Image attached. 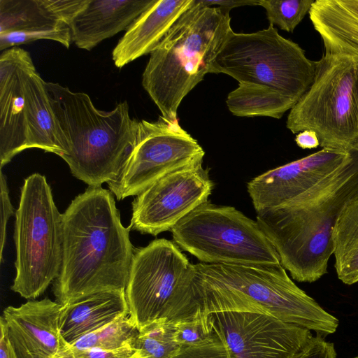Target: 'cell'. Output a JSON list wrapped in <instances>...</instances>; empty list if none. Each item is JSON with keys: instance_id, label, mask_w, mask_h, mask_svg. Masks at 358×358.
<instances>
[{"instance_id": "obj_1", "label": "cell", "mask_w": 358, "mask_h": 358, "mask_svg": "<svg viewBox=\"0 0 358 358\" xmlns=\"http://www.w3.org/2000/svg\"><path fill=\"white\" fill-rule=\"evenodd\" d=\"M62 219V264L52 287L57 302L64 306L96 292L125 291L134 249L113 193L89 187Z\"/></svg>"}, {"instance_id": "obj_14", "label": "cell", "mask_w": 358, "mask_h": 358, "mask_svg": "<svg viewBox=\"0 0 358 358\" xmlns=\"http://www.w3.org/2000/svg\"><path fill=\"white\" fill-rule=\"evenodd\" d=\"M349 152L324 149L268 170L248 182V192L257 213L282 206L338 169Z\"/></svg>"}, {"instance_id": "obj_32", "label": "cell", "mask_w": 358, "mask_h": 358, "mask_svg": "<svg viewBox=\"0 0 358 358\" xmlns=\"http://www.w3.org/2000/svg\"><path fill=\"white\" fill-rule=\"evenodd\" d=\"M71 348L73 358H141L138 350L132 347L118 350H77Z\"/></svg>"}, {"instance_id": "obj_6", "label": "cell", "mask_w": 358, "mask_h": 358, "mask_svg": "<svg viewBox=\"0 0 358 358\" xmlns=\"http://www.w3.org/2000/svg\"><path fill=\"white\" fill-rule=\"evenodd\" d=\"M194 276V264L173 241L155 239L134 249L124 292L137 329L159 320L175 323L203 311Z\"/></svg>"}, {"instance_id": "obj_3", "label": "cell", "mask_w": 358, "mask_h": 358, "mask_svg": "<svg viewBox=\"0 0 358 358\" xmlns=\"http://www.w3.org/2000/svg\"><path fill=\"white\" fill-rule=\"evenodd\" d=\"M194 266V289L206 314L262 313L322 336L338 327V319L300 289L281 264Z\"/></svg>"}, {"instance_id": "obj_2", "label": "cell", "mask_w": 358, "mask_h": 358, "mask_svg": "<svg viewBox=\"0 0 358 358\" xmlns=\"http://www.w3.org/2000/svg\"><path fill=\"white\" fill-rule=\"evenodd\" d=\"M348 152V159L333 174L289 202L257 213L281 265L296 281L313 282L327 273L336 222L358 199V145Z\"/></svg>"}, {"instance_id": "obj_23", "label": "cell", "mask_w": 358, "mask_h": 358, "mask_svg": "<svg viewBox=\"0 0 358 358\" xmlns=\"http://www.w3.org/2000/svg\"><path fill=\"white\" fill-rule=\"evenodd\" d=\"M333 254L338 278L344 284L358 282V199L345 206L334 225Z\"/></svg>"}, {"instance_id": "obj_29", "label": "cell", "mask_w": 358, "mask_h": 358, "mask_svg": "<svg viewBox=\"0 0 358 358\" xmlns=\"http://www.w3.org/2000/svg\"><path fill=\"white\" fill-rule=\"evenodd\" d=\"M41 39L57 41L68 48L72 41L70 27L64 25L50 29L14 31L0 34V50L4 51L8 48Z\"/></svg>"}, {"instance_id": "obj_24", "label": "cell", "mask_w": 358, "mask_h": 358, "mask_svg": "<svg viewBox=\"0 0 358 358\" xmlns=\"http://www.w3.org/2000/svg\"><path fill=\"white\" fill-rule=\"evenodd\" d=\"M68 25L59 21L43 0H0V34L36 31Z\"/></svg>"}, {"instance_id": "obj_21", "label": "cell", "mask_w": 358, "mask_h": 358, "mask_svg": "<svg viewBox=\"0 0 358 358\" xmlns=\"http://www.w3.org/2000/svg\"><path fill=\"white\" fill-rule=\"evenodd\" d=\"M308 14L325 54L358 62V0H316Z\"/></svg>"}, {"instance_id": "obj_26", "label": "cell", "mask_w": 358, "mask_h": 358, "mask_svg": "<svg viewBox=\"0 0 358 358\" xmlns=\"http://www.w3.org/2000/svg\"><path fill=\"white\" fill-rule=\"evenodd\" d=\"M173 334L174 323L165 320L154 321L139 329L134 348L141 358H172L181 348Z\"/></svg>"}, {"instance_id": "obj_12", "label": "cell", "mask_w": 358, "mask_h": 358, "mask_svg": "<svg viewBox=\"0 0 358 358\" xmlns=\"http://www.w3.org/2000/svg\"><path fill=\"white\" fill-rule=\"evenodd\" d=\"M213 182L202 162L172 172L137 195L129 228L157 236L206 202Z\"/></svg>"}, {"instance_id": "obj_19", "label": "cell", "mask_w": 358, "mask_h": 358, "mask_svg": "<svg viewBox=\"0 0 358 358\" xmlns=\"http://www.w3.org/2000/svg\"><path fill=\"white\" fill-rule=\"evenodd\" d=\"M129 314L124 291H104L62 306L59 331L70 345L122 316Z\"/></svg>"}, {"instance_id": "obj_18", "label": "cell", "mask_w": 358, "mask_h": 358, "mask_svg": "<svg viewBox=\"0 0 358 358\" xmlns=\"http://www.w3.org/2000/svg\"><path fill=\"white\" fill-rule=\"evenodd\" d=\"M195 0H155L127 29L113 50L112 58L122 68L150 54L180 16Z\"/></svg>"}, {"instance_id": "obj_5", "label": "cell", "mask_w": 358, "mask_h": 358, "mask_svg": "<svg viewBox=\"0 0 358 358\" xmlns=\"http://www.w3.org/2000/svg\"><path fill=\"white\" fill-rule=\"evenodd\" d=\"M45 86L69 143V152L62 158L73 176L89 187L115 178L136 139L138 121L130 117L127 101L104 111L86 93L52 82Z\"/></svg>"}, {"instance_id": "obj_38", "label": "cell", "mask_w": 358, "mask_h": 358, "mask_svg": "<svg viewBox=\"0 0 358 358\" xmlns=\"http://www.w3.org/2000/svg\"><path fill=\"white\" fill-rule=\"evenodd\" d=\"M354 358H358V357H354Z\"/></svg>"}, {"instance_id": "obj_27", "label": "cell", "mask_w": 358, "mask_h": 358, "mask_svg": "<svg viewBox=\"0 0 358 358\" xmlns=\"http://www.w3.org/2000/svg\"><path fill=\"white\" fill-rule=\"evenodd\" d=\"M314 0H257V6L265 10L270 24L293 32L309 13Z\"/></svg>"}, {"instance_id": "obj_9", "label": "cell", "mask_w": 358, "mask_h": 358, "mask_svg": "<svg viewBox=\"0 0 358 358\" xmlns=\"http://www.w3.org/2000/svg\"><path fill=\"white\" fill-rule=\"evenodd\" d=\"M357 63L327 54L315 61L313 83L290 110L287 128L293 134L314 131L324 149L348 152L357 146Z\"/></svg>"}, {"instance_id": "obj_16", "label": "cell", "mask_w": 358, "mask_h": 358, "mask_svg": "<svg viewBox=\"0 0 358 358\" xmlns=\"http://www.w3.org/2000/svg\"><path fill=\"white\" fill-rule=\"evenodd\" d=\"M34 68L29 53L21 48L7 49L0 55L1 169L27 149L23 82Z\"/></svg>"}, {"instance_id": "obj_31", "label": "cell", "mask_w": 358, "mask_h": 358, "mask_svg": "<svg viewBox=\"0 0 358 358\" xmlns=\"http://www.w3.org/2000/svg\"><path fill=\"white\" fill-rule=\"evenodd\" d=\"M49 11L69 26L74 17L86 6L89 0H43Z\"/></svg>"}, {"instance_id": "obj_35", "label": "cell", "mask_w": 358, "mask_h": 358, "mask_svg": "<svg viewBox=\"0 0 358 358\" xmlns=\"http://www.w3.org/2000/svg\"><path fill=\"white\" fill-rule=\"evenodd\" d=\"M201 3L206 6H218L223 8L227 10L242 6H257V0H227V1H209L200 0Z\"/></svg>"}, {"instance_id": "obj_10", "label": "cell", "mask_w": 358, "mask_h": 358, "mask_svg": "<svg viewBox=\"0 0 358 358\" xmlns=\"http://www.w3.org/2000/svg\"><path fill=\"white\" fill-rule=\"evenodd\" d=\"M173 242L200 263L278 264L279 256L257 221L234 207L207 201L171 230Z\"/></svg>"}, {"instance_id": "obj_22", "label": "cell", "mask_w": 358, "mask_h": 358, "mask_svg": "<svg viewBox=\"0 0 358 358\" xmlns=\"http://www.w3.org/2000/svg\"><path fill=\"white\" fill-rule=\"evenodd\" d=\"M297 102L270 87L239 83L227 96L229 111L238 117L264 116L280 119Z\"/></svg>"}, {"instance_id": "obj_28", "label": "cell", "mask_w": 358, "mask_h": 358, "mask_svg": "<svg viewBox=\"0 0 358 358\" xmlns=\"http://www.w3.org/2000/svg\"><path fill=\"white\" fill-rule=\"evenodd\" d=\"M213 332L212 317L204 311L174 323V339L180 347L200 344L210 338Z\"/></svg>"}, {"instance_id": "obj_37", "label": "cell", "mask_w": 358, "mask_h": 358, "mask_svg": "<svg viewBox=\"0 0 358 358\" xmlns=\"http://www.w3.org/2000/svg\"><path fill=\"white\" fill-rule=\"evenodd\" d=\"M355 94L356 103L358 108V62L357 63L356 67V73H355Z\"/></svg>"}, {"instance_id": "obj_8", "label": "cell", "mask_w": 358, "mask_h": 358, "mask_svg": "<svg viewBox=\"0 0 358 358\" xmlns=\"http://www.w3.org/2000/svg\"><path fill=\"white\" fill-rule=\"evenodd\" d=\"M210 73L227 74L238 83L266 85L298 102L313 83L315 61L270 24L249 34L231 30Z\"/></svg>"}, {"instance_id": "obj_25", "label": "cell", "mask_w": 358, "mask_h": 358, "mask_svg": "<svg viewBox=\"0 0 358 358\" xmlns=\"http://www.w3.org/2000/svg\"><path fill=\"white\" fill-rule=\"evenodd\" d=\"M139 330L129 316H122L103 328L88 334L71 346L77 350H118L134 348Z\"/></svg>"}, {"instance_id": "obj_30", "label": "cell", "mask_w": 358, "mask_h": 358, "mask_svg": "<svg viewBox=\"0 0 358 358\" xmlns=\"http://www.w3.org/2000/svg\"><path fill=\"white\" fill-rule=\"evenodd\" d=\"M172 358H229V355L223 339L214 329L206 341L195 345L181 347Z\"/></svg>"}, {"instance_id": "obj_4", "label": "cell", "mask_w": 358, "mask_h": 358, "mask_svg": "<svg viewBox=\"0 0 358 358\" xmlns=\"http://www.w3.org/2000/svg\"><path fill=\"white\" fill-rule=\"evenodd\" d=\"M229 10L200 0L183 13L150 58L142 85L166 122L178 120L185 96L210 73L229 32Z\"/></svg>"}, {"instance_id": "obj_17", "label": "cell", "mask_w": 358, "mask_h": 358, "mask_svg": "<svg viewBox=\"0 0 358 358\" xmlns=\"http://www.w3.org/2000/svg\"><path fill=\"white\" fill-rule=\"evenodd\" d=\"M155 0H89L69 27L71 41L91 50L103 41L127 30Z\"/></svg>"}, {"instance_id": "obj_20", "label": "cell", "mask_w": 358, "mask_h": 358, "mask_svg": "<svg viewBox=\"0 0 358 358\" xmlns=\"http://www.w3.org/2000/svg\"><path fill=\"white\" fill-rule=\"evenodd\" d=\"M45 83L35 68L24 78L27 149L39 148L62 157L69 152V143L52 108Z\"/></svg>"}, {"instance_id": "obj_15", "label": "cell", "mask_w": 358, "mask_h": 358, "mask_svg": "<svg viewBox=\"0 0 358 358\" xmlns=\"http://www.w3.org/2000/svg\"><path fill=\"white\" fill-rule=\"evenodd\" d=\"M62 305L48 298L8 306L3 320L17 358H52L66 341L59 331Z\"/></svg>"}, {"instance_id": "obj_36", "label": "cell", "mask_w": 358, "mask_h": 358, "mask_svg": "<svg viewBox=\"0 0 358 358\" xmlns=\"http://www.w3.org/2000/svg\"><path fill=\"white\" fill-rule=\"evenodd\" d=\"M0 358H17L13 347L9 342L5 323L1 318H0Z\"/></svg>"}, {"instance_id": "obj_7", "label": "cell", "mask_w": 358, "mask_h": 358, "mask_svg": "<svg viewBox=\"0 0 358 358\" xmlns=\"http://www.w3.org/2000/svg\"><path fill=\"white\" fill-rule=\"evenodd\" d=\"M16 275L11 289L34 299L59 276L63 256V219L46 178L28 176L15 212Z\"/></svg>"}, {"instance_id": "obj_33", "label": "cell", "mask_w": 358, "mask_h": 358, "mask_svg": "<svg viewBox=\"0 0 358 358\" xmlns=\"http://www.w3.org/2000/svg\"><path fill=\"white\" fill-rule=\"evenodd\" d=\"M1 240L0 259L3 260V251L6 241V225L8 219L13 214V207L9 197L6 179L1 171Z\"/></svg>"}, {"instance_id": "obj_34", "label": "cell", "mask_w": 358, "mask_h": 358, "mask_svg": "<svg viewBox=\"0 0 358 358\" xmlns=\"http://www.w3.org/2000/svg\"><path fill=\"white\" fill-rule=\"evenodd\" d=\"M297 145L303 149L315 148L320 145L317 134L310 130H304L298 133L295 137Z\"/></svg>"}, {"instance_id": "obj_11", "label": "cell", "mask_w": 358, "mask_h": 358, "mask_svg": "<svg viewBox=\"0 0 358 358\" xmlns=\"http://www.w3.org/2000/svg\"><path fill=\"white\" fill-rule=\"evenodd\" d=\"M205 152L178 120H141L131 151L115 178L108 182L110 191L122 200L137 196L165 176L203 162Z\"/></svg>"}, {"instance_id": "obj_13", "label": "cell", "mask_w": 358, "mask_h": 358, "mask_svg": "<svg viewBox=\"0 0 358 358\" xmlns=\"http://www.w3.org/2000/svg\"><path fill=\"white\" fill-rule=\"evenodd\" d=\"M210 315L229 358H296L313 337L310 330L266 313L221 311Z\"/></svg>"}]
</instances>
